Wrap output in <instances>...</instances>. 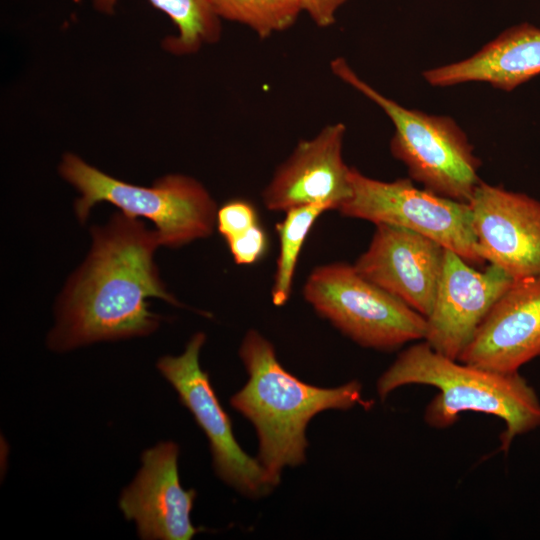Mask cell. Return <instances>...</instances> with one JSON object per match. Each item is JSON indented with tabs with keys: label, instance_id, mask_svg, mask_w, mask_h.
I'll list each match as a JSON object with an SVG mask.
<instances>
[{
	"label": "cell",
	"instance_id": "d6986e66",
	"mask_svg": "<svg viewBox=\"0 0 540 540\" xmlns=\"http://www.w3.org/2000/svg\"><path fill=\"white\" fill-rule=\"evenodd\" d=\"M259 224L255 206L246 199H232L217 210L216 228L225 241L243 235Z\"/></svg>",
	"mask_w": 540,
	"mask_h": 540
},
{
	"label": "cell",
	"instance_id": "44dd1931",
	"mask_svg": "<svg viewBox=\"0 0 540 540\" xmlns=\"http://www.w3.org/2000/svg\"><path fill=\"white\" fill-rule=\"evenodd\" d=\"M347 0H298L302 12L306 13L319 28L335 24L339 9Z\"/></svg>",
	"mask_w": 540,
	"mask_h": 540
},
{
	"label": "cell",
	"instance_id": "9c48e42d",
	"mask_svg": "<svg viewBox=\"0 0 540 540\" xmlns=\"http://www.w3.org/2000/svg\"><path fill=\"white\" fill-rule=\"evenodd\" d=\"M468 204L484 262L514 280L540 279V201L481 181Z\"/></svg>",
	"mask_w": 540,
	"mask_h": 540
},
{
	"label": "cell",
	"instance_id": "7c38bea8",
	"mask_svg": "<svg viewBox=\"0 0 540 540\" xmlns=\"http://www.w3.org/2000/svg\"><path fill=\"white\" fill-rule=\"evenodd\" d=\"M375 227L368 248L353 265L362 276L426 318L434 303L445 248L402 227Z\"/></svg>",
	"mask_w": 540,
	"mask_h": 540
},
{
	"label": "cell",
	"instance_id": "5b68a950",
	"mask_svg": "<svg viewBox=\"0 0 540 540\" xmlns=\"http://www.w3.org/2000/svg\"><path fill=\"white\" fill-rule=\"evenodd\" d=\"M330 69L379 106L392 121L395 132L390 152L406 166L412 180L438 195L469 203L481 182V162L452 118L403 107L361 79L342 57L331 60Z\"/></svg>",
	"mask_w": 540,
	"mask_h": 540
},
{
	"label": "cell",
	"instance_id": "8fae6325",
	"mask_svg": "<svg viewBox=\"0 0 540 540\" xmlns=\"http://www.w3.org/2000/svg\"><path fill=\"white\" fill-rule=\"evenodd\" d=\"M345 134V124L338 122L326 125L310 139L300 140L263 189L265 208L286 212L298 206L324 204L338 210L351 194V167L343 158Z\"/></svg>",
	"mask_w": 540,
	"mask_h": 540
},
{
	"label": "cell",
	"instance_id": "5bb4252c",
	"mask_svg": "<svg viewBox=\"0 0 540 540\" xmlns=\"http://www.w3.org/2000/svg\"><path fill=\"white\" fill-rule=\"evenodd\" d=\"M540 357V279L515 280L496 301L459 359L500 372H518Z\"/></svg>",
	"mask_w": 540,
	"mask_h": 540
},
{
	"label": "cell",
	"instance_id": "52a82bcc",
	"mask_svg": "<svg viewBox=\"0 0 540 540\" xmlns=\"http://www.w3.org/2000/svg\"><path fill=\"white\" fill-rule=\"evenodd\" d=\"M351 194L338 208L345 217L402 227L441 244L473 266L483 265L477 252L468 203L415 187L409 178L381 181L351 167Z\"/></svg>",
	"mask_w": 540,
	"mask_h": 540
},
{
	"label": "cell",
	"instance_id": "ac0fdd59",
	"mask_svg": "<svg viewBox=\"0 0 540 540\" xmlns=\"http://www.w3.org/2000/svg\"><path fill=\"white\" fill-rule=\"evenodd\" d=\"M220 19L248 27L260 39L291 28L302 13L298 0H209Z\"/></svg>",
	"mask_w": 540,
	"mask_h": 540
},
{
	"label": "cell",
	"instance_id": "3957f363",
	"mask_svg": "<svg viewBox=\"0 0 540 540\" xmlns=\"http://www.w3.org/2000/svg\"><path fill=\"white\" fill-rule=\"evenodd\" d=\"M406 385H429L439 390L427 404L423 418L436 429L454 425L462 412L472 411L501 419L500 450L540 427V399L518 372L494 371L462 362L421 340L403 350L376 383L384 400Z\"/></svg>",
	"mask_w": 540,
	"mask_h": 540
},
{
	"label": "cell",
	"instance_id": "7a4b0ae2",
	"mask_svg": "<svg viewBox=\"0 0 540 540\" xmlns=\"http://www.w3.org/2000/svg\"><path fill=\"white\" fill-rule=\"evenodd\" d=\"M239 356L248 381L230 403L254 425L259 440L257 460L275 486L285 467L304 462L308 446L305 431L315 415L330 409L348 410L356 405L368 409L372 405L363 398L357 380L334 388L299 380L280 364L271 342L254 329L245 334Z\"/></svg>",
	"mask_w": 540,
	"mask_h": 540
},
{
	"label": "cell",
	"instance_id": "6da1fadb",
	"mask_svg": "<svg viewBox=\"0 0 540 540\" xmlns=\"http://www.w3.org/2000/svg\"><path fill=\"white\" fill-rule=\"evenodd\" d=\"M91 233V250L58 301L56 325L48 336L54 351L151 334L162 317L150 311L148 298L181 306L154 262L160 246L155 230L120 212Z\"/></svg>",
	"mask_w": 540,
	"mask_h": 540
},
{
	"label": "cell",
	"instance_id": "ba28073f",
	"mask_svg": "<svg viewBox=\"0 0 540 540\" xmlns=\"http://www.w3.org/2000/svg\"><path fill=\"white\" fill-rule=\"evenodd\" d=\"M205 340L203 332L195 333L181 355L161 357L157 368L207 436L218 477L245 496L262 497L275 485L257 458L245 453L234 437L230 417L199 363Z\"/></svg>",
	"mask_w": 540,
	"mask_h": 540
},
{
	"label": "cell",
	"instance_id": "9a60e30c",
	"mask_svg": "<svg viewBox=\"0 0 540 540\" xmlns=\"http://www.w3.org/2000/svg\"><path fill=\"white\" fill-rule=\"evenodd\" d=\"M540 74V28L529 23L510 27L464 60L428 69L424 79L447 87L485 82L511 91Z\"/></svg>",
	"mask_w": 540,
	"mask_h": 540
},
{
	"label": "cell",
	"instance_id": "ffe728a7",
	"mask_svg": "<svg viewBox=\"0 0 540 540\" xmlns=\"http://www.w3.org/2000/svg\"><path fill=\"white\" fill-rule=\"evenodd\" d=\"M226 243L238 265H252L260 261L269 246L267 233L260 223L243 235L226 241Z\"/></svg>",
	"mask_w": 540,
	"mask_h": 540
},
{
	"label": "cell",
	"instance_id": "8992f818",
	"mask_svg": "<svg viewBox=\"0 0 540 540\" xmlns=\"http://www.w3.org/2000/svg\"><path fill=\"white\" fill-rule=\"evenodd\" d=\"M303 296L318 315L365 348L393 351L426 335L423 315L362 276L353 264L315 267Z\"/></svg>",
	"mask_w": 540,
	"mask_h": 540
},
{
	"label": "cell",
	"instance_id": "e0dca14e",
	"mask_svg": "<svg viewBox=\"0 0 540 540\" xmlns=\"http://www.w3.org/2000/svg\"><path fill=\"white\" fill-rule=\"evenodd\" d=\"M329 210L324 204L294 207L286 211L283 220L276 224L275 230L280 247L271 289L272 302L275 306H283L289 300L304 242L316 220Z\"/></svg>",
	"mask_w": 540,
	"mask_h": 540
},
{
	"label": "cell",
	"instance_id": "4fadbf2b",
	"mask_svg": "<svg viewBox=\"0 0 540 540\" xmlns=\"http://www.w3.org/2000/svg\"><path fill=\"white\" fill-rule=\"evenodd\" d=\"M178 455L172 441L145 450L141 469L120 495L124 517L136 523L143 540H189L200 530L190 518L197 493L181 486Z\"/></svg>",
	"mask_w": 540,
	"mask_h": 540
},
{
	"label": "cell",
	"instance_id": "2e32d148",
	"mask_svg": "<svg viewBox=\"0 0 540 540\" xmlns=\"http://www.w3.org/2000/svg\"><path fill=\"white\" fill-rule=\"evenodd\" d=\"M165 13L178 33L163 40V48L175 55L198 52L206 44H214L221 37V19L209 0H149ZM118 0H92L94 8L104 14H113Z\"/></svg>",
	"mask_w": 540,
	"mask_h": 540
},
{
	"label": "cell",
	"instance_id": "277c9868",
	"mask_svg": "<svg viewBox=\"0 0 540 540\" xmlns=\"http://www.w3.org/2000/svg\"><path fill=\"white\" fill-rule=\"evenodd\" d=\"M60 175L81 194L74 209L80 222L99 202H108L131 218L154 223L160 246L178 248L210 236L216 228L217 205L198 180L183 174H168L151 187L137 186L114 178L67 153L59 165Z\"/></svg>",
	"mask_w": 540,
	"mask_h": 540
},
{
	"label": "cell",
	"instance_id": "30bf717a",
	"mask_svg": "<svg viewBox=\"0 0 540 540\" xmlns=\"http://www.w3.org/2000/svg\"><path fill=\"white\" fill-rule=\"evenodd\" d=\"M514 281L495 265L477 270L445 249L434 303L426 317L424 341L458 360L493 305Z\"/></svg>",
	"mask_w": 540,
	"mask_h": 540
}]
</instances>
